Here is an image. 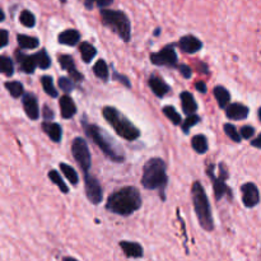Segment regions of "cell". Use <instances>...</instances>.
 <instances>
[{"label":"cell","instance_id":"cell-1","mask_svg":"<svg viewBox=\"0 0 261 261\" xmlns=\"http://www.w3.org/2000/svg\"><path fill=\"white\" fill-rule=\"evenodd\" d=\"M142 203L140 191L134 186H125L109 196L106 209L117 216L129 217L140 209Z\"/></svg>","mask_w":261,"mask_h":261},{"label":"cell","instance_id":"cell-2","mask_svg":"<svg viewBox=\"0 0 261 261\" xmlns=\"http://www.w3.org/2000/svg\"><path fill=\"white\" fill-rule=\"evenodd\" d=\"M168 177L166 172V162L162 158H150L143 167L142 185L147 190H158L165 200V189Z\"/></svg>","mask_w":261,"mask_h":261},{"label":"cell","instance_id":"cell-3","mask_svg":"<svg viewBox=\"0 0 261 261\" xmlns=\"http://www.w3.org/2000/svg\"><path fill=\"white\" fill-rule=\"evenodd\" d=\"M83 127L87 137L103 152V154L107 158H110L114 162H124V152L120 149V147L114 142V139L110 138L109 134H106L101 127L94 124H88L86 121H83Z\"/></svg>","mask_w":261,"mask_h":261},{"label":"cell","instance_id":"cell-4","mask_svg":"<svg viewBox=\"0 0 261 261\" xmlns=\"http://www.w3.org/2000/svg\"><path fill=\"white\" fill-rule=\"evenodd\" d=\"M191 198L200 227L206 232H212L214 229V219L212 216L211 203L203 185L199 181H195L191 186Z\"/></svg>","mask_w":261,"mask_h":261},{"label":"cell","instance_id":"cell-5","mask_svg":"<svg viewBox=\"0 0 261 261\" xmlns=\"http://www.w3.org/2000/svg\"><path fill=\"white\" fill-rule=\"evenodd\" d=\"M102 115L106 119V121L115 129V132L124 139L133 142L140 137V130L127 119L125 115H122L116 107L106 106L102 110Z\"/></svg>","mask_w":261,"mask_h":261},{"label":"cell","instance_id":"cell-6","mask_svg":"<svg viewBox=\"0 0 261 261\" xmlns=\"http://www.w3.org/2000/svg\"><path fill=\"white\" fill-rule=\"evenodd\" d=\"M101 19L102 23L114 31L122 41L129 42L132 38V23L124 12L105 8L101 9Z\"/></svg>","mask_w":261,"mask_h":261},{"label":"cell","instance_id":"cell-7","mask_svg":"<svg viewBox=\"0 0 261 261\" xmlns=\"http://www.w3.org/2000/svg\"><path fill=\"white\" fill-rule=\"evenodd\" d=\"M219 168H221V172H219V177H217L216 173H214V165H209L206 173H208L209 178L212 180L213 184L214 194H216L217 200H221L222 198L227 196L229 200H232V190L227 185V178H228V171L224 163H219Z\"/></svg>","mask_w":261,"mask_h":261},{"label":"cell","instance_id":"cell-8","mask_svg":"<svg viewBox=\"0 0 261 261\" xmlns=\"http://www.w3.org/2000/svg\"><path fill=\"white\" fill-rule=\"evenodd\" d=\"M71 153H73L74 160L79 165V167L83 170L84 173H88L89 168H91L92 158L91 152H89L88 144L83 138H75L71 143Z\"/></svg>","mask_w":261,"mask_h":261},{"label":"cell","instance_id":"cell-9","mask_svg":"<svg viewBox=\"0 0 261 261\" xmlns=\"http://www.w3.org/2000/svg\"><path fill=\"white\" fill-rule=\"evenodd\" d=\"M150 61L152 64L158 66H168V68H176L177 66V54L172 45L166 46L158 53L150 55Z\"/></svg>","mask_w":261,"mask_h":261},{"label":"cell","instance_id":"cell-10","mask_svg":"<svg viewBox=\"0 0 261 261\" xmlns=\"http://www.w3.org/2000/svg\"><path fill=\"white\" fill-rule=\"evenodd\" d=\"M84 186H86V195L88 200L94 205L101 203L102 198H103V193H102V188L99 185L98 180L93 176H89L88 173H86V176H84Z\"/></svg>","mask_w":261,"mask_h":261},{"label":"cell","instance_id":"cell-11","mask_svg":"<svg viewBox=\"0 0 261 261\" xmlns=\"http://www.w3.org/2000/svg\"><path fill=\"white\" fill-rule=\"evenodd\" d=\"M242 203L246 208H254L260 201V193L254 182H246L241 186Z\"/></svg>","mask_w":261,"mask_h":261},{"label":"cell","instance_id":"cell-12","mask_svg":"<svg viewBox=\"0 0 261 261\" xmlns=\"http://www.w3.org/2000/svg\"><path fill=\"white\" fill-rule=\"evenodd\" d=\"M22 102L25 115H27L31 120H38V117H40V107H38V102L35 94H23Z\"/></svg>","mask_w":261,"mask_h":261},{"label":"cell","instance_id":"cell-13","mask_svg":"<svg viewBox=\"0 0 261 261\" xmlns=\"http://www.w3.org/2000/svg\"><path fill=\"white\" fill-rule=\"evenodd\" d=\"M177 45L181 48V51L186 54H195L198 51H200L201 47H203V42L198 37L191 35L181 37Z\"/></svg>","mask_w":261,"mask_h":261},{"label":"cell","instance_id":"cell-14","mask_svg":"<svg viewBox=\"0 0 261 261\" xmlns=\"http://www.w3.org/2000/svg\"><path fill=\"white\" fill-rule=\"evenodd\" d=\"M119 246L125 254V256L129 257V259H140L144 255L143 246L140 244H138V242L120 241Z\"/></svg>","mask_w":261,"mask_h":261},{"label":"cell","instance_id":"cell-15","mask_svg":"<svg viewBox=\"0 0 261 261\" xmlns=\"http://www.w3.org/2000/svg\"><path fill=\"white\" fill-rule=\"evenodd\" d=\"M59 64L61 65V68L64 69V70L68 71L69 74H70L71 79L73 81H83V74L79 73L78 70H76V66H75V63H74L73 58H71L70 55H60L59 56Z\"/></svg>","mask_w":261,"mask_h":261},{"label":"cell","instance_id":"cell-16","mask_svg":"<svg viewBox=\"0 0 261 261\" xmlns=\"http://www.w3.org/2000/svg\"><path fill=\"white\" fill-rule=\"evenodd\" d=\"M148 86H149V88L152 89L153 93H154L157 97H160V98L165 97L166 94L170 93L171 91V87L168 86L163 79H161L160 76L157 75L150 76L149 81H148Z\"/></svg>","mask_w":261,"mask_h":261},{"label":"cell","instance_id":"cell-17","mask_svg":"<svg viewBox=\"0 0 261 261\" xmlns=\"http://www.w3.org/2000/svg\"><path fill=\"white\" fill-rule=\"evenodd\" d=\"M226 115L229 120L241 121L249 116V109L242 103H231L227 106Z\"/></svg>","mask_w":261,"mask_h":261},{"label":"cell","instance_id":"cell-18","mask_svg":"<svg viewBox=\"0 0 261 261\" xmlns=\"http://www.w3.org/2000/svg\"><path fill=\"white\" fill-rule=\"evenodd\" d=\"M15 58H17V61L19 63L20 69L24 73L32 74L35 71L36 66H37V60H36L35 55H25V54L20 53V51H17Z\"/></svg>","mask_w":261,"mask_h":261},{"label":"cell","instance_id":"cell-19","mask_svg":"<svg viewBox=\"0 0 261 261\" xmlns=\"http://www.w3.org/2000/svg\"><path fill=\"white\" fill-rule=\"evenodd\" d=\"M43 132L46 133L48 138H50L53 142L59 143L61 140V137H63V129L59 124L53 121H45L42 124Z\"/></svg>","mask_w":261,"mask_h":261},{"label":"cell","instance_id":"cell-20","mask_svg":"<svg viewBox=\"0 0 261 261\" xmlns=\"http://www.w3.org/2000/svg\"><path fill=\"white\" fill-rule=\"evenodd\" d=\"M59 105H60L61 116H63L64 119H71V117L76 114L75 103H74L73 99L69 96H66V94L61 97Z\"/></svg>","mask_w":261,"mask_h":261},{"label":"cell","instance_id":"cell-21","mask_svg":"<svg viewBox=\"0 0 261 261\" xmlns=\"http://www.w3.org/2000/svg\"><path fill=\"white\" fill-rule=\"evenodd\" d=\"M59 43L66 46H75L81 41V33L76 30H65L59 35Z\"/></svg>","mask_w":261,"mask_h":261},{"label":"cell","instance_id":"cell-22","mask_svg":"<svg viewBox=\"0 0 261 261\" xmlns=\"http://www.w3.org/2000/svg\"><path fill=\"white\" fill-rule=\"evenodd\" d=\"M181 98V106H182L184 112L186 115H194L198 110V105H196L195 99H194V96L190 93V92H182L180 94Z\"/></svg>","mask_w":261,"mask_h":261},{"label":"cell","instance_id":"cell-23","mask_svg":"<svg viewBox=\"0 0 261 261\" xmlns=\"http://www.w3.org/2000/svg\"><path fill=\"white\" fill-rule=\"evenodd\" d=\"M213 93H214V97H216L217 102H218V106L221 107V109L226 110L227 106L229 105V101H231V94H229V92L227 91V88H224V87L222 86H218L214 88Z\"/></svg>","mask_w":261,"mask_h":261},{"label":"cell","instance_id":"cell-24","mask_svg":"<svg viewBox=\"0 0 261 261\" xmlns=\"http://www.w3.org/2000/svg\"><path fill=\"white\" fill-rule=\"evenodd\" d=\"M79 53H81L82 59H83L84 63H91L92 59L97 55V50L93 45H91L89 42H82L79 46Z\"/></svg>","mask_w":261,"mask_h":261},{"label":"cell","instance_id":"cell-25","mask_svg":"<svg viewBox=\"0 0 261 261\" xmlns=\"http://www.w3.org/2000/svg\"><path fill=\"white\" fill-rule=\"evenodd\" d=\"M191 145H193V148L199 153V154H204V153L208 152L209 144L205 135H195V137L191 139Z\"/></svg>","mask_w":261,"mask_h":261},{"label":"cell","instance_id":"cell-26","mask_svg":"<svg viewBox=\"0 0 261 261\" xmlns=\"http://www.w3.org/2000/svg\"><path fill=\"white\" fill-rule=\"evenodd\" d=\"M93 73H94V75H96L97 78L101 79V81H103V82L109 81V76H110L109 66H107L106 61H105L103 59H99V60L94 64Z\"/></svg>","mask_w":261,"mask_h":261},{"label":"cell","instance_id":"cell-27","mask_svg":"<svg viewBox=\"0 0 261 261\" xmlns=\"http://www.w3.org/2000/svg\"><path fill=\"white\" fill-rule=\"evenodd\" d=\"M18 45L22 48H25V50H31V48H36L40 45V41L38 38L32 37V36L27 35H18L17 36Z\"/></svg>","mask_w":261,"mask_h":261},{"label":"cell","instance_id":"cell-28","mask_svg":"<svg viewBox=\"0 0 261 261\" xmlns=\"http://www.w3.org/2000/svg\"><path fill=\"white\" fill-rule=\"evenodd\" d=\"M59 167H60L61 172L64 173V176L68 178L69 182H70L71 185H78V182H79L78 173L75 172V170H74L71 166L66 165V163H60V166H59Z\"/></svg>","mask_w":261,"mask_h":261},{"label":"cell","instance_id":"cell-29","mask_svg":"<svg viewBox=\"0 0 261 261\" xmlns=\"http://www.w3.org/2000/svg\"><path fill=\"white\" fill-rule=\"evenodd\" d=\"M48 178H50L51 181H53L54 184H55L56 186H58L59 189H60V191L63 194H68L69 193V188L66 186V184L64 182V180L61 178L60 173L58 172L56 170H51L50 172H48Z\"/></svg>","mask_w":261,"mask_h":261},{"label":"cell","instance_id":"cell-30","mask_svg":"<svg viewBox=\"0 0 261 261\" xmlns=\"http://www.w3.org/2000/svg\"><path fill=\"white\" fill-rule=\"evenodd\" d=\"M5 88L8 89V92L10 93V96L18 98V97L23 96L24 93V89H23V84L20 82H7L4 84Z\"/></svg>","mask_w":261,"mask_h":261},{"label":"cell","instance_id":"cell-31","mask_svg":"<svg viewBox=\"0 0 261 261\" xmlns=\"http://www.w3.org/2000/svg\"><path fill=\"white\" fill-rule=\"evenodd\" d=\"M0 70L4 75L12 76L13 73H14V64H13L12 59L5 55L0 56Z\"/></svg>","mask_w":261,"mask_h":261},{"label":"cell","instance_id":"cell-32","mask_svg":"<svg viewBox=\"0 0 261 261\" xmlns=\"http://www.w3.org/2000/svg\"><path fill=\"white\" fill-rule=\"evenodd\" d=\"M41 83H42L43 89H45V92L48 94V96L50 97H58L59 96L58 89H56L55 86H54L53 78H51L50 75H43L42 78H41Z\"/></svg>","mask_w":261,"mask_h":261},{"label":"cell","instance_id":"cell-33","mask_svg":"<svg viewBox=\"0 0 261 261\" xmlns=\"http://www.w3.org/2000/svg\"><path fill=\"white\" fill-rule=\"evenodd\" d=\"M162 112L168 117V119H170V121L172 122L173 125H180L181 121H182V119H181V115L176 111L175 107L165 106L162 109Z\"/></svg>","mask_w":261,"mask_h":261},{"label":"cell","instance_id":"cell-34","mask_svg":"<svg viewBox=\"0 0 261 261\" xmlns=\"http://www.w3.org/2000/svg\"><path fill=\"white\" fill-rule=\"evenodd\" d=\"M36 60H37V66L41 69H48L51 66V59L47 55L46 50L38 51L37 54H35Z\"/></svg>","mask_w":261,"mask_h":261},{"label":"cell","instance_id":"cell-35","mask_svg":"<svg viewBox=\"0 0 261 261\" xmlns=\"http://www.w3.org/2000/svg\"><path fill=\"white\" fill-rule=\"evenodd\" d=\"M19 22L22 23L24 27L32 28V27H35V24H36V18H35V15H33L32 12H30V10H23L19 15Z\"/></svg>","mask_w":261,"mask_h":261},{"label":"cell","instance_id":"cell-36","mask_svg":"<svg viewBox=\"0 0 261 261\" xmlns=\"http://www.w3.org/2000/svg\"><path fill=\"white\" fill-rule=\"evenodd\" d=\"M223 129H224V133H226L227 137H228L229 139L233 140V142H236V143L241 142L242 137H241V134H240L239 130H237V127L234 126V125L224 124Z\"/></svg>","mask_w":261,"mask_h":261},{"label":"cell","instance_id":"cell-37","mask_svg":"<svg viewBox=\"0 0 261 261\" xmlns=\"http://www.w3.org/2000/svg\"><path fill=\"white\" fill-rule=\"evenodd\" d=\"M112 3H114V0H84V7L89 10L93 9L94 7L105 9V8L110 7Z\"/></svg>","mask_w":261,"mask_h":261},{"label":"cell","instance_id":"cell-38","mask_svg":"<svg viewBox=\"0 0 261 261\" xmlns=\"http://www.w3.org/2000/svg\"><path fill=\"white\" fill-rule=\"evenodd\" d=\"M200 122V117L198 116L196 114L194 115H189L188 119L184 120V124H182V132L185 133V134H189V132H190L191 127L194 126V125L199 124Z\"/></svg>","mask_w":261,"mask_h":261},{"label":"cell","instance_id":"cell-39","mask_svg":"<svg viewBox=\"0 0 261 261\" xmlns=\"http://www.w3.org/2000/svg\"><path fill=\"white\" fill-rule=\"evenodd\" d=\"M59 87H60L61 91H64L65 93H69L74 89V83L71 78H66V76H61L59 79Z\"/></svg>","mask_w":261,"mask_h":261},{"label":"cell","instance_id":"cell-40","mask_svg":"<svg viewBox=\"0 0 261 261\" xmlns=\"http://www.w3.org/2000/svg\"><path fill=\"white\" fill-rule=\"evenodd\" d=\"M255 134V129L250 125H246V126H242L241 129V137L245 138V139H251Z\"/></svg>","mask_w":261,"mask_h":261},{"label":"cell","instance_id":"cell-41","mask_svg":"<svg viewBox=\"0 0 261 261\" xmlns=\"http://www.w3.org/2000/svg\"><path fill=\"white\" fill-rule=\"evenodd\" d=\"M178 71H180V73L184 75V78L186 79L191 78V74H193V70L190 69V66L186 65V64H181V65H178Z\"/></svg>","mask_w":261,"mask_h":261},{"label":"cell","instance_id":"cell-42","mask_svg":"<svg viewBox=\"0 0 261 261\" xmlns=\"http://www.w3.org/2000/svg\"><path fill=\"white\" fill-rule=\"evenodd\" d=\"M114 79H115V81L120 82V83H122L125 87H127V88H130V87H132L129 79H127L125 75H121V74H119L117 71H115V73H114Z\"/></svg>","mask_w":261,"mask_h":261},{"label":"cell","instance_id":"cell-43","mask_svg":"<svg viewBox=\"0 0 261 261\" xmlns=\"http://www.w3.org/2000/svg\"><path fill=\"white\" fill-rule=\"evenodd\" d=\"M43 119H45L46 121L54 119V112L48 109V106H43Z\"/></svg>","mask_w":261,"mask_h":261},{"label":"cell","instance_id":"cell-44","mask_svg":"<svg viewBox=\"0 0 261 261\" xmlns=\"http://www.w3.org/2000/svg\"><path fill=\"white\" fill-rule=\"evenodd\" d=\"M0 35H2V47H5L8 45V31L7 30H2L0 31Z\"/></svg>","mask_w":261,"mask_h":261},{"label":"cell","instance_id":"cell-45","mask_svg":"<svg viewBox=\"0 0 261 261\" xmlns=\"http://www.w3.org/2000/svg\"><path fill=\"white\" fill-rule=\"evenodd\" d=\"M195 87L200 93H206V84L204 83V82H198V83L195 84Z\"/></svg>","mask_w":261,"mask_h":261},{"label":"cell","instance_id":"cell-46","mask_svg":"<svg viewBox=\"0 0 261 261\" xmlns=\"http://www.w3.org/2000/svg\"><path fill=\"white\" fill-rule=\"evenodd\" d=\"M251 145H252V147L259 148V149H261V134L259 135V137L256 138V139L252 140V142H251Z\"/></svg>","mask_w":261,"mask_h":261},{"label":"cell","instance_id":"cell-47","mask_svg":"<svg viewBox=\"0 0 261 261\" xmlns=\"http://www.w3.org/2000/svg\"><path fill=\"white\" fill-rule=\"evenodd\" d=\"M61 261H78L75 259V257H71V256H65L61 259Z\"/></svg>","mask_w":261,"mask_h":261},{"label":"cell","instance_id":"cell-48","mask_svg":"<svg viewBox=\"0 0 261 261\" xmlns=\"http://www.w3.org/2000/svg\"><path fill=\"white\" fill-rule=\"evenodd\" d=\"M257 115H259V119H260V121H261V107L259 109V112H257Z\"/></svg>","mask_w":261,"mask_h":261},{"label":"cell","instance_id":"cell-49","mask_svg":"<svg viewBox=\"0 0 261 261\" xmlns=\"http://www.w3.org/2000/svg\"><path fill=\"white\" fill-rule=\"evenodd\" d=\"M60 3H63V4H65V3H66V0H60Z\"/></svg>","mask_w":261,"mask_h":261},{"label":"cell","instance_id":"cell-50","mask_svg":"<svg viewBox=\"0 0 261 261\" xmlns=\"http://www.w3.org/2000/svg\"><path fill=\"white\" fill-rule=\"evenodd\" d=\"M260 257H261V252H260Z\"/></svg>","mask_w":261,"mask_h":261}]
</instances>
